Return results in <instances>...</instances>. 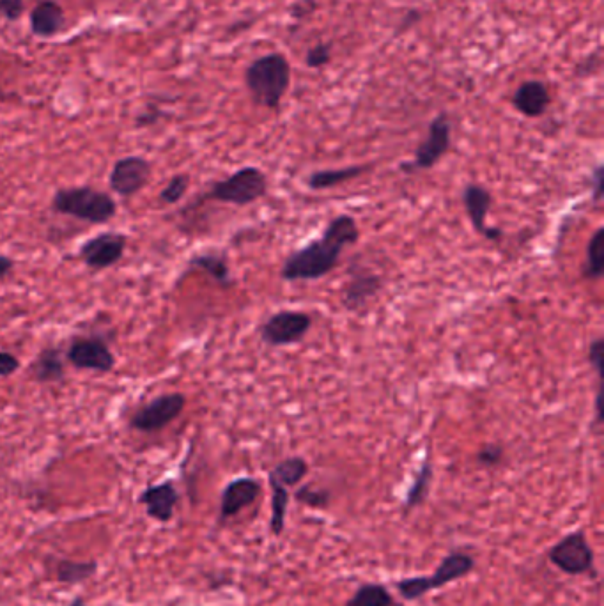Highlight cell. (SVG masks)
I'll use <instances>...</instances> for the list:
<instances>
[{
  "mask_svg": "<svg viewBox=\"0 0 604 606\" xmlns=\"http://www.w3.org/2000/svg\"><path fill=\"white\" fill-rule=\"evenodd\" d=\"M360 240V227L353 215L341 213L326 224L316 240L293 250L280 266V279L287 282L319 280L332 273L341 263L346 247Z\"/></svg>",
  "mask_w": 604,
  "mask_h": 606,
  "instance_id": "cell-1",
  "label": "cell"
},
{
  "mask_svg": "<svg viewBox=\"0 0 604 606\" xmlns=\"http://www.w3.org/2000/svg\"><path fill=\"white\" fill-rule=\"evenodd\" d=\"M245 86L257 105L264 109L279 110L280 103L291 86V66L286 57L273 52L248 64Z\"/></svg>",
  "mask_w": 604,
  "mask_h": 606,
  "instance_id": "cell-2",
  "label": "cell"
},
{
  "mask_svg": "<svg viewBox=\"0 0 604 606\" xmlns=\"http://www.w3.org/2000/svg\"><path fill=\"white\" fill-rule=\"evenodd\" d=\"M52 210L89 224H107L116 217L112 195L93 187L59 188L52 197Z\"/></svg>",
  "mask_w": 604,
  "mask_h": 606,
  "instance_id": "cell-3",
  "label": "cell"
},
{
  "mask_svg": "<svg viewBox=\"0 0 604 606\" xmlns=\"http://www.w3.org/2000/svg\"><path fill=\"white\" fill-rule=\"evenodd\" d=\"M475 569V559L465 552H452L443 557L433 575L411 576L394 583L395 591L406 601L424 598L427 592L443 589L449 583L457 582L470 575Z\"/></svg>",
  "mask_w": 604,
  "mask_h": 606,
  "instance_id": "cell-4",
  "label": "cell"
},
{
  "mask_svg": "<svg viewBox=\"0 0 604 606\" xmlns=\"http://www.w3.org/2000/svg\"><path fill=\"white\" fill-rule=\"evenodd\" d=\"M266 194H268V176L259 167L247 165L233 172L229 178L217 181L206 194V199L227 202L243 208L263 199Z\"/></svg>",
  "mask_w": 604,
  "mask_h": 606,
  "instance_id": "cell-5",
  "label": "cell"
},
{
  "mask_svg": "<svg viewBox=\"0 0 604 606\" xmlns=\"http://www.w3.org/2000/svg\"><path fill=\"white\" fill-rule=\"evenodd\" d=\"M551 564L569 576L590 575L596 568V555L585 532L574 530L548 550Z\"/></svg>",
  "mask_w": 604,
  "mask_h": 606,
  "instance_id": "cell-6",
  "label": "cell"
},
{
  "mask_svg": "<svg viewBox=\"0 0 604 606\" xmlns=\"http://www.w3.org/2000/svg\"><path fill=\"white\" fill-rule=\"evenodd\" d=\"M312 316L303 311H279L264 319L259 325V337L273 348L293 346L309 335Z\"/></svg>",
  "mask_w": 604,
  "mask_h": 606,
  "instance_id": "cell-7",
  "label": "cell"
},
{
  "mask_svg": "<svg viewBox=\"0 0 604 606\" xmlns=\"http://www.w3.org/2000/svg\"><path fill=\"white\" fill-rule=\"evenodd\" d=\"M450 144H452V126L449 117L440 114L431 121L427 137L424 142H420L419 148L415 149L413 160L401 164V171L404 174H417L433 169L434 165L449 153Z\"/></svg>",
  "mask_w": 604,
  "mask_h": 606,
  "instance_id": "cell-8",
  "label": "cell"
},
{
  "mask_svg": "<svg viewBox=\"0 0 604 606\" xmlns=\"http://www.w3.org/2000/svg\"><path fill=\"white\" fill-rule=\"evenodd\" d=\"M186 406V397L179 392L156 397L146 406H140L130 419V426L142 433H155L178 419Z\"/></svg>",
  "mask_w": 604,
  "mask_h": 606,
  "instance_id": "cell-9",
  "label": "cell"
},
{
  "mask_svg": "<svg viewBox=\"0 0 604 606\" xmlns=\"http://www.w3.org/2000/svg\"><path fill=\"white\" fill-rule=\"evenodd\" d=\"M66 360L80 371L110 373L116 366V357L109 346L98 337H77L66 351Z\"/></svg>",
  "mask_w": 604,
  "mask_h": 606,
  "instance_id": "cell-10",
  "label": "cell"
},
{
  "mask_svg": "<svg viewBox=\"0 0 604 606\" xmlns=\"http://www.w3.org/2000/svg\"><path fill=\"white\" fill-rule=\"evenodd\" d=\"M461 199L475 233L481 234L489 241H500L504 238V231L500 227L488 226V213L493 206V194L488 188L481 183H468L463 188Z\"/></svg>",
  "mask_w": 604,
  "mask_h": 606,
  "instance_id": "cell-11",
  "label": "cell"
},
{
  "mask_svg": "<svg viewBox=\"0 0 604 606\" xmlns=\"http://www.w3.org/2000/svg\"><path fill=\"white\" fill-rule=\"evenodd\" d=\"M151 171V164L142 156L119 158L110 172V188L121 197H132L148 185Z\"/></svg>",
  "mask_w": 604,
  "mask_h": 606,
  "instance_id": "cell-12",
  "label": "cell"
},
{
  "mask_svg": "<svg viewBox=\"0 0 604 606\" xmlns=\"http://www.w3.org/2000/svg\"><path fill=\"white\" fill-rule=\"evenodd\" d=\"M128 238L121 233H101L80 247V257L91 270H107L124 256Z\"/></svg>",
  "mask_w": 604,
  "mask_h": 606,
  "instance_id": "cell-13",
  "label": "cell"
},
{
  "mask_svg": "<svg viewBox=\"0 0 604 606\" xmlns=\"http://www.w3.org/2000/svg\"><path fill=\"white\" fill-rule=\"evenodd\" d=\"M261 484L254 477H238L229 482L222 491L220 497V511H218V523L231 520L234 516L247 509L256 502L261 495Z\"/></svg>",
  "mask_w": 604,
  "mask_h": 606,
  "instance_id": "cell-14",
  "label": "cell"
},
{
  "mask_svg": "<svg viewBox=\"0 0 604 606\" xmlns=\"http://www.w3.org/2000/svg\"><path fill=\"white\" fill-rule=\"evenodd\" d=\"M381 277L378 273L360 268L357 272H351L348 282L344 284L341 291V302L346 311L358 312L371 302L374 296L380 293Z\"/></svg>",
  "mask_w": 604,
  "mask_h": 606,
  "instance_id": "cell-15",
  "label": "cell"
},
{
  "mask_svg": "<svg viewBox=\"0 0 604 606\" xmlns=\"http://www.w3.org/2000/svg\"><path fill=\"white\" fill-rule=\"evenodd\" d=\"M139 502L146 507L149 518L160 523H169L174 518L179 504V491L174 482L165 481L142 491Z\"/></svg>",
  "mask_w": 604,
  "mask_h": 606,
  "instance_id": "cell-16",
  "label": "cell"
},
{
  "mask_svg": "<svg viewBox=\"0 0 604 606\" xmlns=\"http://www.w3.org/2000/svg\"><path fill=\"white\" fill-rule=\"evenodd\" d=\"M551 98L548 87L539 80H527L516 89L512 96V105L525 117H541L550 107Z\"/></svg>",
  "mask_w": 604,
  "mask_h": 606,
  "instance_id": "cell-17",
  "label": "cell"
},
{
  "mask_svg": "<svg viewBox=\"0 0 604 606\" xmlns=\"http://www.w3.org/2000/svg\"><path fill=\"white\" fill-rule=\"evenodd\" d=\"M66 24L64 9L55 0H41L31 13V29L38 38H52Z\"/></svg>",
  "mask_w": 604,
  "mask_h": 606,
  "instance_id": "cell-18",
  "label": "cell"
},
{
  "mask_svg": "<svg viewBox=\"0 0 604 606\" xmlns=\"http://www.w3.org/2000/svg\"><path fill=\"white\" fill-rule=\"evenodd\" d=\"M371 167L367 165H349V167H342V169H325V171H314L309 174L307 178V187L314 192H321V190H328V188L339 187L346 181L351 179H357L369 171Z\"/></svg>",
  "mask_w": 604,
  "mask_h": 606,
  "instance_id": "cell-19",
  "label": "cell"
},
{
  "mask_svg": "<svg viewBox=\"0 0 604 606\" xmlns=\"http://www.w3.org/2000/svg\"><path fill=\"white\" fill-rule=\"evenodd\" d=\"M31 374L38 383H59L64 380V360L59 348L41 350L31 367Z\"/></svg>",
  "mask_w": 604,
  "mask_h": 606,
  "instance_id": "cell-20",
  "label": "cell"
},
{
  "mask_svg": "<svg viewBox=\"0 0 604 606\" xmlns=\"http://www.w3.org/2000/svg\"><path fill=\"white\" fill-rule=\"evenodd\" d=\"M434 470L431 459L427 456L422 465H420L419 472L415 475V479L411 482L406 498H404V513H410L415 507L424 504L426 502L429 490H431V484H433Z\"/></svg>",
  "mask_w": 604,
  "mask_h": 606,
  "instance_id": "cell-21",
  "label": "cell"
},
{
  "mask_svg": "<svg viewBox=\"0 0 604 606\" xmlns=\"http://www.w3.org/2000/svg\"><path fill=\"white\" fill-rule=\"evenodd\" d=\"M98 573L96 560H57L55 576L61 583L77 585L91 580Z\"/></svg>",
  "mask_w": 604,
  "mask_h": 606,
  "instance_id": "cell-22",
  "label": "cell"
},
{
  "mask_svg": "<svg viewBox=\"0 0 604 606\" xmlns=\"http://www.w3.org/2000/svg\"><path fill=\"white\" fill-rule=\"evenodd\" d=\"M307 474H309V463L302 456H291L277 463L268 477L286 488H295L307 477Z\"/></svg>",
  "mask_w": 604,
  "mask_h": 606,
  "instance_id": "cell-23",
  "label": "cell"
},
{
  "mask_svg": "<svg viewBox=\"0 0 604 606\" xmlns=\"http://www.w3.org/2000/svg\"><path fill=\"white\" fill-rule=\"evenodd\" d=\"M604 272V227H597L590 236L583 263V277L590 280H599Z\"/></svg>",
  "mask_w": 604,
  "mask_h": 606,
  "instance_id": "cell-24",
  "label": "cell"
},
{
  "mask_svg": "<svg viewBox=\"0 0 604 606\" xmlns=\"http://www.w3.org/2000/svg\"><path fill=\"white\" fill-rule=\"evenodd\" d=\"M190 266L208 273L211 279L218 282L220 286H224V288L233 284L231 268H229V263H227V259L222 254H213V252H210V254H199V256H194L190 259Z\"/></svg>",
  "mask_w": 604,
  "mask_h": 606,
  "instance_id": "cell-25",
  "label": "cell"
},
{
  "mask_svg": "<svg viewBox=\"0 0 604 606\" xmlns=\"http://www.w3.org/2000/svg\"><path fill=\"white\" fill-rule=\"evenodd\" d=\"M270 482V488H272V521H270V529H272L273 536H282V532L286 529V514L289 502H291V495L286 486H282L277 481H273L268 477Z\"/></svg>",
  "mask_w": 604,
  "mask_h": 606,
  "instance_id": "cell-26",
  "label": "cell"
},
{
  "mask_svg": "<svg viewBox=\"0 0 604 606\" xmlns=\"http://www.w3.org/2000/svg\"><path fill=\"white\" fill-rule=\"evenodd\" d=\"M346 606H394V598L381 583H364L358 587Z\"/></svg>",
  "mask_w": 604,
  "mask_h": 606,
  "instance_id": "cell-27",
  "label": "cell"
},
{
  "mask_svg": "<svg viewBox=\"0 0 604 606\" xmlns=\"http://www.w3.org/2000/svg\"><path fill=\"white\" fill-rule=\"evenodd\" d=\"M330 497H332L330 491L319 490L314 486H302L295 493L296 502L312 507V509H326L330 504Z\"/></svg>",
  "mask_w": 604,
  "mask_h": 606,
  "instance_id": "cell-28",
  "label": "cell"
},
{
  "mask_svg": "<svg viewBox=\"0 0 604 606\" xmlns=\"http://www.w3.org/2000/svg\"><path fill=\"white\" fill-rule=\"evenodd\" d=\"M188 187H190V176L188 174H176L163 188L160 201L165 202V204H178L185 197Z\"/></svg>",
  "mask_w": 604,
  "mask_h": 606,
  "instance_id": "cell-29",
  "label": "cell"
},
{
  "mask_svg": "<svg viewBox=\"0 0 604 606\" xmlns=\"http://www.w3.org/2000/svg\"><path fill=\"white\" fill-rule=\"evenodd\" d=\"M504 456V447H500L496 443H488V445L482 447L481 451L477 452V463L482 467H496L504 461Z\"/></svg>",
  "mask_w": 604,
  "mask_h": 606,
  "instance_id": "cell-30",
  "label": "cell"
},
{
  "mask_svg": "<svg viewBox=\"0 0 604 606\" xmlns=\"http://www.w3.org/2000/svg\"><path fill=\"white\" fill-rule=\"evenodd\" d=\"M330 59H332V47L326 45V43H319L307 52L305 63L309 68H323V66L330 63Z\"/></svg>",
  "mask_w": 604,
  "mask_h": 606,
  "instance_id": "cell-31",
  "label": "cell"
},
{
  "mask_svg": "<svg viewBox=\"0 0 604 606\" xmlns=\"http://www.w3.org/2000/svg\"><path fill=\"white\" fill-rule=\"evenodd\" d=\"M603 351H604V341L603 337H597L594 341L589 344V364L594 371H596L597 376H599V381L603 378Z\"/></svg>",
  "mask_w": 604,
  "mask_h": 606,
  "instance_id": "cell-32",
  "label": "cell"
},
{
  "mask_svg": "<svg viewBox=\"0 0 604 606\" xmlns=\"http://www.w3.org/2000/svg\"><path fill=\"white\" fill-rule=\"evenodd\" d=\"M24 13V0H0V15L11 22L18 20Z\"/></svg>",
  "mask_w": 604,
  "mask_h": 606,
  "instance_id": "cell-33",
  "label": "cell"
},
{
  "mask_svg": "<svg viewBox=\"0 0 604 606\" xmlns=\"http://www.w3.org/2000/svg\"><path fill=\"white\" fill-rule=\"evenodd\" d=\"M603 179V164H597L596 167L592 169V172H590V190H592V199L596 202L603 199Z\"/></svg>",
  "mask_w": 604,
  "mask_h": 606,
  "instance_id": "cell-34",
  "label": "cell"
},
{
  "mask_svg": "<svg viewBox=\"0 0 604 606\" xmlns=\"http://www.w3.org/2000/svg\"><path fill=\"white\" fill-rule=\"evenodd\" d=\"M18 369H20V360L9 351H0V378H8Z\"/></svg>",
  "mask_w": 604,
  "mask_h": 606,
  "instance_id": "cell-35",
  "label": "cell"
},
{
  "mask_svg": "<svg viewBox=\"0 0 604 606\" xmlns=\"http://www.w3.org/2000/svg\"><path fill=\"white\" fill-rule=\"evenodd\" d=\"M13 268H15V261L11 257L0 254V280L6 279Z\"/></svg>",
  "mask_w": 604,
  "mask_h": 606,
  "instance_id": "cell-36",
  "label": "cell"
},
{
  "mask_svg": "<svg viewBox=\"0 0 604 606\" xmlns=\"http://www.w3.org/2000/svg\"><path fill=\"white\" fill-rule=\"evenodd\" d=\"M70 606H87V603L82 598H75L71 601Z\"/></svg>",
  "mask_w": 604,
  "mask_h": 606,
  "instance_id": "cell-37",
  "label": "cell"
}]
</instances>
